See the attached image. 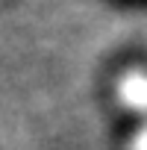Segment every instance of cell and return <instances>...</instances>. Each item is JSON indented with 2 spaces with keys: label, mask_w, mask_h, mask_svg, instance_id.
Segmentation results:
<instances>
[{
  "label": "cell",
  "mask_w": 147,
  "mask_h": 150,
  "mask_svg": "<svg viewBox=\"0 0 147 150\" xmlns=\"http://www.w3.org/2000/svg\"><path fill=\"white\" fill-rule=\"evenodd\" d=\"M135 3H147V0H135Z\"/></svg>",
  "instance_id": "obj_1"
}]
</instances>
